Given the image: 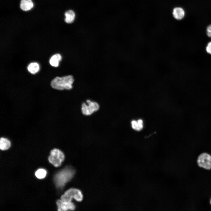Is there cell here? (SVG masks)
<instances>
[{"mask_svg": "<svg viewBox=\"0 0 211 211\" xmlns=\"http://www.w3.org/2000/svg\"><path fill=\"white\" fill-rule=\"evenodd\" d=\"M74 81L73 76L70 75L62 77H56L52 81L51 85L53 88L57 90H69L72 88V84Z\"/></svg>", "mask_w": 211, "mask_h": 211, "instance_id": "obj_1", "label": "cell"}, {"mask_svg": "<svg viewBox=\"0 0 211 211\" xmlns=\"http://www.w3.org/2000/svg\"><path fill=\"white\" fill-rule=\"evenodd\" d=\"M75 173L74 169L70 167H67L57 174L55 180L57 186L62 188L65 184L73 177Z\"/></svg>", "mask_w": 211, "mask_h": 211, "instance_id": "obj_2", "label": "cell"}, {"mask_svg": "<svg viewBox=\"0 0 211 211\" xmlns=\"http://www.w3.org/2000/svg\"><path fill=\"white\" fill-rule=\"evenodd\" d=\"M100 108V105L97 102L87 99L82 103L81 111L83 115L90 116L98 111Z\"/></svg>", "mask_w": 211, "mask_h": 211, "instance_id": "obj_3", "label": "cell"}, {"mask_svg": "<svg viewBox=\"0 0 211 211\" xmlns=\"http://www.w3.org/2000/svg\"><path fill=\"white\" fill-rule=\"evenodd\" d=\"M83 196L81 191L79 190L70 188L66 191L61 196V200L64 202H71L73 198L78 201H81Z\"/></svg>", "mask_w": 211, "mask_h": 211, "instance_id": "obj_4", "label": "cell"}, {"mask_svg": "<svg viewBox=\"0 0 211 211\" xmlns=\"http://www.w3.org/2000/svg\"><path fill=\"white\" fill-rule=\"evenodd\" d=\"M64 159L63 153L58 149L55 148L50 152V155L48 157L49 162L54 166H59Z\"/></svg>", "mask_w": 211, "mask_h": 211, "instance_id": "obj_5", "label": "cell"}, {"mask_svg": "<svg viewBox=\"0 0 211 211\" xmlns=\"http://www.w3.org/2000/svg\"><path fill=\"white\" fill-rule=\"evenodd\" d=\"M197 163L198 166L206 169H211V156L206 153L201 154L198 157Z\"/></svg>", "mask_w": 211, "mask_h": 211, "instance_id": "obj_6", "label": "cell"}, {"mask_svg": "<svg viewBox=\"0 0 211 211\" xmlns=\"http://www.w3.org/2000/svg\"><path fill=\"white\" fill-rule=\"evenodd\" d=\"M57 204L58 207V210L59 211L73 210L75 208V205L71 202H66L59 200L57 201Z\"/></svg>", "mask_w": 211, "mask_h": 211, "instance_id": "obj_7", "label": "cell"}, {"mask_svg": "<svg viewBox=\"0 0 211 211\" xmlns=\"http://www.w3.org/2000/svg\"><path fill=\"white\" fill-rule=\"evenodd\" d=\"M172 13L174 18L177 20H182L185 15L184 10L180 7H174L172 10Z\"/></svg>", "mask_w": 211, "mask_h": 211, "instance_id": "obj_8", "label": "cell"}, {"mask_svg": "<svg viewBox=\"0 0 211 211\" xmlns=\"http://www.w3.org/2000/svg\"><path fill=\"white\" fill-rule=\"evenodd\" d=\"M34 4L31 0H21L20 4V8L23 11H27L31 9Z\"/></svg>", "mask_w": 211, "mask_h": 211, "instance_id": "obj_9", "label": "cell"}, {"mask_svg": "<svg viewBox=\"0 0 211 211\" xmlns=\"http://www.w3.org/2000/svg\"><path fill=\"white\" fill-rule=\"evenodd\" d=\"M64 21L67 23H72L74 21L75 18V13L71 10H68L64 13Z\"/></svg>", "mask_w": 211, "mask_h": 211, "instance_id": "obj_10", "label": "cell"}, {"mask_svg": "<svg viewBox=\"0 0 211 211\" xmlns=\"http://www.w3.org/2000/svg\"><path fill=\"white\" fill-rule=\"evenodd\" d=\"M131 123L132 128L136 131H140L143 128V121L141 119H139L137 120H132Z\"/></svg>", "mask_w": 211, "mask_h": 211, "instance_id": "obj_11", "label": "cell"}, {"mask_svg": "<svg viewBox=\"0 0 211 211\" xmlns=\"http://www.w3.org/2000/svg\"><path fill=\"white\" fill-rule=\"evenodd\" d=\"M11 146V142L8 138L1 137L0 139V149L2 150L8 149Z\"/></svg>", "mask_w": 211, "mask_h": 211, "instance_id": "obj_12", "label": "cell"}, {"mask_svg": "<svg viewBox=\"0 0 211 211\" xmlns=\"http://www.w3.org/2000/svg\"><path fill=\"white\" fill-rule=\"evenodd\" d=\"M62 57L59 54H55L52 56L50 60V63L52 66L57 67L58 66L59 62L61 60Z\"/></svg>", "mask_w": 211, "mask_h": 211, "instance_id": "obj_13", "label": "cell"}, {"mask_svg": "<svg viewBox=\"0 0 211 211\" xmlns=\"http://www.w3.org/2000/svg\"><path fill=\"white\" fill-rule=\"evenodd\" d=\"M40 67L38 64L36 62L30 63L28 67V71L32 74L37 73L39 70Z\"/></svg>", "mask_w": 211, "mask_h": 211, "instance_id": "obj_14", "label": "cell"}, {"mask_svg": "<svg viewBox=\"0 0 211 211\" xmlns=\"http://www.w3.org/2000/svg\"><path fill=\"white\" fill-rule=\"evenodd\" d=\"M46 171L44 169H39L35 173L36 176L39 179H41L44 178L46 176Z\"/></svg>", "mask_w": 211, "mask_h": 211, "instance_id": "obj_15", "label": "cell"}, {"mask_svg": "<svg viewBox=\"0 0 211 211\" xmlns=\"http://www.w3.org/2000/svg\"><path fill=\"white\" fill-rule=\"evenodd\" d=\"M206 50L208 53L211 55V42H209L207 44L206 47Z\"/></svg>", "mask_w": 211, "mask_h": 211, "instance_id": "obj_16", "label": "cell"}, {"mask_svg": "<svg viewBox=\"0 0 211 211\" xmlns=\"http://www.w3.org/2000/svg\"><path fill=\"white\" fill-rule=\"evenodd\" d=\"M206 33L207 36L211 38V24L209 25L207 28Z\"/></svg>", "mask_w": 211, "mask_h": 211, "instance_id": "obj_17", "label": "cell"}, {"mask_svg": "<svg viewBox=\"0 0 211 211\" xmlns=\"http://www.w3.org/2000/svg\"><path fill=\"white\" fill-rule=\"evenodd\" d=\"M210 204H211V200H210Z\"/></svg>", "mask_w": 211, "mask_h": 211, "instance_id": "obj_18", "label": "cell"}]
</instances>
